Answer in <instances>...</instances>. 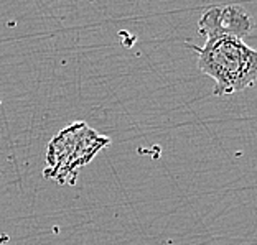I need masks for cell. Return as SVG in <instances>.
<instances>
[{"label":"cell","instance_id":"obj_1","mask_svg":"<svg viewBox=\"0 0 257 245\" xmlns=\"http://www.w3.org/2000/svg\"><path fill=\"white\" fill-rule=\"evenodd\" d=\"M198 53V68L214 81V94L246 91L257 81V50L231 35H211Z\"/></svg>","mask_w":257,"mask_h":245},{"label":"cell","instance_id":"obj_2","mask_svg":"<svg viewBox=\"0 0 257 245\" xmlns=\"http://www.w3.org/2000/svg\"><path fill=\"white\" fill-rule=\"evenodd\" d=\"M109 145V137L101 135L86 122H74L48 143L45 176L56 179L60 184H73L79 168L89 165L99 151Z\"/></svg>","mask_w":257,"mask_h":245},{"label":"cell","instance_id":"obj_3","mask_svg":"<svg viewBox=\"0 0 257 245\" xmlns=\"http://www.w3.org/2000/svg\"><path fill=\"white\" fill-rule=\"evenodd\" d=\"M254 19L242 5H216L203 12L198 22V33L203 37L211 35H231L244 40L254 30Z\"/></svg>","mask_w":257,"mask_h":245}]
</instances>
